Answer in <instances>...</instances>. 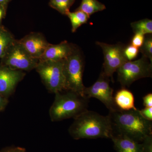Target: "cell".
Returning <instances> with one entry per match:
<instances>
[{
  "label": "cell",
  "mask_w": 152,
  "mask_h": 152,
  "mask_svg": "<svg viewBox=\"0 0 152 152\" xmlns=\"http://www.w3.org/2000/svg\"><path fill=\"white\" fill-rule=\"evenodd\" d=\"M64 91H71L84 96L85 86L83 80V62L80 52L76 48L72 53L64 60Z\"/></svg>",
  "instance_id": "5b68a950"
},
{
  "label": "cell",
  "mask_w": 152,
  "mask_h": 152,
  "mask_svg": "<svg viewBox=\"0 0 152 152\" xmlns=\"http://www.w3.org/2000/svg\"><path fill=\"white\" fill-rule=\"evenodd\" d=\"M75 48L66 41L58 45L49 44L39 61H63L72 53Z\"/></svg>",
  "instance_id": "7c38bea8"
},
{
  "label": "cell",
  "mask_w": 152,
  "mask_h": 152,
  "mask_svg": "<svg viewBox=\"0 0 152 152\" xmlns=\"http://www.w3.org/2000/svg\"><path fill=\"white\" fill-rule=\"evenodd\" d=\"M19 41L32 56L39 60L50 44L39 33H30Z\"/></svg>",
  "instance_id": "8fae6325"
},
{
  "label": "cell",
  "mask_w": 152,
  "mask_h": 152,
  "mask_svg": "<svg viewBox=\"0 0 152 152\" xmlns=\"http://www.w3.org/2000/svg\"><path fill=\"white\" fill-rule=\"evenodd\" d=\"M117 152H142V143H139L126 136L113 134L110 138Z\"/></svg>",
  "instance_id": "4fadbf2b"
},
{
  "label": "cell",
  "mask_w": 152,
  "mask_h": 152,
  "mask_svg": "<svg viewBox=\"0 0 152 152\" xmlns=\"http://www.w3.org/2000/svg\"><path fill=\"white\" fill-rule=\"evenodd\" d=\"M96 44L102 49L104 56V75L113 80V75L124 63L128 61L125 56V47L121 44L109 45L97 42Z\"/></svg>",
  "instance_id": "ba28073f"
},
{
  "label": "cell",
  "mask_w": 152,
  "mask_h": 152,
  "mask_svg": "<svg viewBox=\"0 0 152 152\" xmlns=\"http://www.w3.org/2000/svg\"><path fill=\"white\" fill-rule=\"evenodd\" d=\"M118 80L122 86L129 87L134 82L143 78L151 77L152 64L142 56L135 61H128L117 71Z\"/></svg>",
  "instance_id": "52a82bcc"
},
{
  "label": "cell",
  "mask_w": 152,
  "mask_h": 152,
  "mask_svg": "<svg viewBox=\"0 0 152 152\" xmlns=\"http://www.w3.org/2000/svg\"><path fill=\"white\" fill-rule=\"evenodd\" d=\"M8 99L7 98L3 96L0 94V112L2 111L5 108L8 104Z\"/></svg>",
  "instance_id": "484cf974"
},
{
  "label": "cell",
  "mask_w": 152,
  "mask_h": 152,
  "mask_svg": "<svg viewBox=\"0 0 152 152\" xmlns=\"http://www.w3.org/2000/svg\"><path fill=\"white\" fill-rule=\"evenodd\" d=\"M114 102L119 109L124 110H137L134 104V97L132 93L126 89L123 88L117 92Z\"/></svg>",
  "instance_id": "5bb4252c"
},
{
  "label": "cell",
  "mask_w": 152,
  "mask_h": 152,
  "mask_svg": "<svg viewBox=\"0 0 152 152\" xmlns=\"http://www.w3.org/2000/svg\"><path fill=\"white\" fill-rule=\"evenodd\" d=\"M142 115L145 119L148 121H152V107H145L140 110Z\"/></svg>",
  "instance_id": "cb8c5ba5"
},
{
  "label": "cell",
  "mask_w": 152,
  "mask_h": 152,
  "mask_svg": "<svg viewBox=\"0 0 152 152\" xmlns=\"http://www.w3.org/2000/svg\"><path fill=\"white\" fill-rule=\"evenodd\" d=\"M75 0H50L49 5L60 13L66 15Z\"/></svg>",
  "instance_id": "d6986e66"
},
{
  "label": "cell",
  "mask_w": 152,
  "mask_h": 152,
  "mask_svg": "<svg viewBox=\"0 0 152 152\" xmlns=\"http://www.w3.org/2000/svg\"><path fill=\"white\" fill-rule=\"evenodd\" d=\"M139 52V49L132 45H129L125 48V56L128 61H132L136 58Z\"/></svg>",
  "instance_id": "44dd1931"
},
{
  "label": "cell",
  "mask_w": 152,
  "mask_h": 152,
  "mask_svg": "<svg viewBox=\"0 0 152 152\" xmlns=\"http://www.w3.org/2000/svg\"><path fill=\"white\" fill-rule=\"evenodd\" d=\"M108 115L113 134L126 136L139 143L152 134V121L145 119L137 109L124 110L118 108L110 111Z\"/></svg>",
  "instance_id": "6da1fadb"
},
{
  "label": "cell",
  "mask_w": 152,
  "mask_h": 152,
  "mask_svg": "<svg viewBox=\"0 0 152 152\" xmlns=\"http://www.w3.org/2000/svg\"><path fill=\"white\" fill-rule=\"evenodd\" d=\"M105 9V6L97 0H82L80 5L77 10L83 11L90 16L92 14Z\"/></svg>",
  "instance_id": "9a60e30c"
},
{
  "label": "cell",
  "mask_w": 152,
  "mask_h": 152,
  "mask_svg": "<svg viewBox=\"0 0 152 152\" xmlns=\"http://www.w3.org/2000/svg\"><path fill=\"white\" fill-rule=\"evenodd\" d=\"M25 74L23 71L13 69L2 64L0 65V94L7 99L14 92Z\"/></svg>",
  "instance_id": "30bf717a"
},
{
  "label": "cell",
  "mask_w": 152,
  "mask_h": 152,
  "mask_svg": "<svg viewBox=\"0 0 152 152\" xmlns=\"http://www.w3.org/2000/svg\"><path fill=\"white\" fill-rule=\"evenodd\" d=\"M11 0H0V4L4 6L6 8H7L8 3Z\"/></svg>",
  "instance_id": "f1b7e54d"
},
{
  "label": "cell",
  "mask_w": 152,
  "mask_h": 152,
  "mask_svg": "<svg viewBox=\"0 0 152 152\" xmlns=\"http://www.w3.org/2000/svg\"><path fill=\"white\" fill-rule=\"evenodd\" d=\"M2 64L14 70L30 71L36 69L39 60L28 53L19 40L15 39L1 58Z\"/></svg>",
  "instance_id": "8992f818"
},
{
  "label": "cell",
  "mask_w": 152,
  "mask_h": 152,
  "mask_svg": "<svg viewBox=\"0 0 152 152\" xmlns=\"http://www.w3.org/2000/svg\"><path fill=\"white\" fill-rule=\"evenodd\" d=\"M145 35L140 33H136L132 39L131 45L140 48L143 43Z\"/></svg>",
  "instance_id": "7402d4cb"
},
{
  "label": "cell",
  "mask_w": 152,
  "mask_h": 152,
  "mask_svg": "<svg viewBox=\"0 0 152 152\" xmlns=\"http://www.w3.org/2000/svg\"><path fill=\"white\" fill-rule=\"evenodd\" d=\"M109 78L103 73H102L92 86L85 87L83 94L84 96L89 99L91 97L98 99L110 111L118 107L114 102L113 90L110 86Z\"/></svg>",
  "instance_id": "9c48e42d"
},
{
  "label": "cell",
  "mask_w": 152,
  "mask_h": 152,
  "mask_svg": "<svg viewBox=\"0 0 152 152\" xmlns=\"http://www.w3.org/2000/svg\"><path fill=\"white\" fill-rule=\"evenodd\" d=\"M142 144V152H152V134L146 137Z\"/></svg>",
  "instance_id": "603a6c76"
},
{
  "label": "cell",
  "mask_w": 152,
  "mask_h": 152,
  "mask_svg": "<svg viewBox=\"0 0 152 152\" xmlns=\"http://www.w3.org/2000/svg\"><path fill=\"white\" fill-rule=\"evenodd\" d=\"M140 51L143 56L149 59L152 63V36L145 38L143 43L140 48Z\"/></svg>",
  "instance_id": "ffe728a7"
},
{
  "label": "cell",
  "mask_w": 152,
  "mask_h": 152,
  "mask_svg": "<svg viewBox=\"0 0 152 152\" xmlns=\"http://www.w3.org/2000/svg\"><path fill=\"white\" fill-rule=\"evenodd\" d=\"M133 31L135 34L140 33L145 35L152 33V20L145 19L131 23Z\"/></svg>",
  "instance_id": "ac0fdd59"
},
{
  "label": "cell",
  "mask_w": 152,
  "mask_h": 152,
  "mask_svg": "<svg viewBox=\"0 0 152 152\" xmlns=\"http://www.w3.org/2000/svg\"><path fill=\"white\" fill-rule=\"evenodd\" d=\"M69 132L75 140L110 139L113 135L108 115H102L88 110L74 118Z\"/></svg>",
  "instance_id": "7a4b0ae2"
},
{
  "label": "cell",
  "mask_w": 152,
  "mask_h": 152,
  "mask_svg": "<svg viewBox=\"0 0 152 152\" xmlns=\"http://www.w3.org/2000/svg\"><path fill=\"white\" fill-rule=\"evenodd\" d=\"M64 60L39 61L36 67L42 81L50 93L55 94L65 90Z\"/></svg>",
  "instance_id": "277c9868"
},
{
  "label": "cell",
  "mask_w": 152,
  "mask_h": 152,
  "mask_svg": "<svg viewBox=\"0 0 152 152\" xmlns=\"http://www.w3.org/2000/svg\"><path fill=\"white\" fill-rule=\"evenodd\" d=\"M6 10L7 8L0 4V24L1 23L2 20L5 16Z\"/></svg>",
  "instance_id": "83f0119b"
},
{
  "label": "cell",
  "mask_w": 152,
  "mask_h": 152,
  "mask_svg": "<svg viewBox=\"0 0 152 152\" xmlns=\"http://www.w3.org/2000/svg\"><path fill=\"white\" fill-rule=\"evenodd\" d=\"M0 152H26V151L24 149L21 148H15L8 149Z\"/></svg>",
  "instance_id": "4316f807"
},
{
  "label": "cell",
  "mask_w": 152,
  "mask_h": 152,
  "mask_svg": "<svg viewBox=\"0 0 152 152\" xmlns=\"http://www.w3.org/2000/svg\"><path fill=\"white\" fill-rule=\"evenodd\" d=\"M15 39L10 33L0 26V59L3 58Z\"/></svg>",
  "instance_id": "e0dca14e"
},
{
  "label": "cell",
  "mask_w": 152,
  "mask_h": 152,
  "mask_svg": "<svg viewBox=\"0 0 152 152\" xmlns=\"http://www.w3.org/2000/svg\"><path fill=\"white\" fill-rule=\"evenodd\" d=\"M143 105L145 107H152V94H148L143 98Z\"/></svg>",
  "instance_id": "d4e9b609"
},
{
  "label": "cell",
  "mask_w": 152,
  "mask_h": 152,
  "mask_svg": "<svg viewBox=\"0 0 152 152\" xmlns=\"http://www.w3.org/2000/svg\"><path fill=\"white\" fill-rule=\"evenodd\" d=\"M66 15L70 20L72 32H75L82 25L86 23L90 18L87 14L79 10H76L75 12H69Z\"/></svg>",
  "instance_id": "2e32d148"
},
{
  "label": "cell",
  "mask_w": 152,
  "mask_h": 152,
  "mask_svg": "<svg viewBox=\"0 0 152 152\" xmlns=\"http://www.w3.org/2000/svg\"><path fill=\"white\" fill-rule=\"evenodd\" d=\"M64 91L55 94L54 101L49 110L52 121L74 119L88 110L89 99L71 91Z\"/></svg>",
  "instance_id": "3957f363"
}]
</instances>
